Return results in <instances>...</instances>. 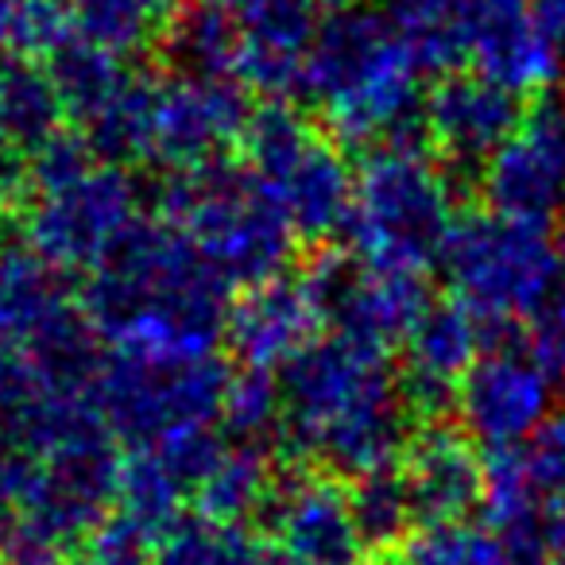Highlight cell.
I'll return each mask as SVG.
<instances>
[{"label":"cell","mask_w":565,"mask_h":565,"mask_svg":"<svg viewBox=\"0 0 565 565\" xmlns=\"http://www.w3.org/2000/svg\"><path fill=\"white\" fill-rule=\"evenodd\" d=\"M326 315L307 279H279L248 287L228 310L225 341L244 369H287L318 341Z\"/></svg>","instance_id":"ffe728a7"},{"label":"cell","mask_w":565,"mask_h":565,"mask_svg":"<svg viewBox=\"0 0 565 565\" xmlns=\"http://www.w3.org/2000/svg\"><path fill=\"white\" fill-rule=\"evenodd\" d=\"M472 66H477L480 78L495 82L508 94L526 97L542 94V89L554 86V78L562 74V63L550 51V43L534 32L531 17H515L495 24L492 32H484L472 47Z\"/></svg>","instance_id":"484cf974"},{"label":"cell","mask_w":565,"mask_h":565,"mask_svg":"<svg viewBox=\"0 0 565 565\" xmlns=\"http://www.w3.org/2000/svg\"><path fill=\"white\" fill-rule=\"evenodd\" d=\"M156 565H275V546L244 523L182 515L156 539Z\"/></svg>","instance_id":"f546056e"},{"label":"cell","mask_w":565,"mask_h":565,"mask_svg":"<svg viewBox=\"0 0 565 565\" xmlns=\"http://www.w3.org/2000/svg\"><path fill=\"white\" fill-rule=\"evenodd\" d=\"M186 0H71L74 32L113 55L128 58L167 40Z\"/></svg>","instance_id":"4316f807"},{"label":"cell","mask_w":565,"mask_h":565,"mask_svg":"<svg viewBox=\"0 0 565 565\" xmlns=\"http://www.w3.org/2000/svg\"><path fill=\"white\" fill-rule=\"evenodd\" d=\"M279 484V472H271L264 446H244L233 441L217 454L205 480L198 484L194 508L198 515L217 519V523H244L252 515H267V503Z\"/></svg>","instance_id":"cb8c5ba5"},{"label":"cell","mask_w":565,"mask_h":565,"mask_svg":"<svg viewBox=\"0 0 565 565\" xmlns=\"http://www.w3.org/2000/svg\"><path fill=\"white\" fill-rule=\"evenodd\" d=\"M542 542H546V550H554L557 562H565V495L550 500L542 511Z\"/></svg>","instance_id":"74e56055"},{"label":"cell","mask_w":565,"mask_h":565,"mask_svg":"<svg viewBox=\"0 0 565 565\" xmlns=\"http://www.w3.org/2000/svg\"><path fill=\"white\" fill-rule=\"evenodd\" d=\"M461 430L472 441L500 449H519L550 423L554 372L523 345H492L477 369L457 387Z\"/></svg>","instance_id":"4fadbf2b"},{"label":"cell","mask_w":565,"mask_h":565,"mask_svg":"<svg viewBox=\"0 0 565 565\" xmlns=\"http://www.w3.org/2000/svg\"><path fill=\"white\" fill-rule=\"evenodd\" d=\"M233 441L244 446H267V438L282 434V387L271 372L264 369H241L233 372V384L225 395V415Z\"/></svg>","instance_id":"d6a6232c"},{"label":"cell","mask_w":565,"mask_h":565,"mask_svg":"<svg viewBox=\"0 0 565 565\" xmlns=\"http://www.w3.org/2000/svg\"><path fill=\"white\" fill-rule=\"evenodd\" d=\"M523 461L531 472L542 500H562L565 495V411L550 415V423L523 446Z\"/></svg>","instance_id":"e575fe53"},{"label":"cell","mask_w":565,"mask_h":565,"mask_svg":"<svg viewBox=\"0 0 565 565\" xmlns=\"http://www.w3.org/2000/svg\"><path fill=\"white\" fill-rule=\"evenodd\" d=\"M488 330L469 307L461 302H434L426 318L415 326L403 353L407 364L399 372L403 399L411 415H438L457 399L461 380L477 369V361L488 353Z\"/></svg>","instance_id":"d6986e66"},{"label":"cell","mask_w":565,"mask_h":565,"mask_svg":"<svg viewBox=\"0 0 565 565\" xmlns=\"http://www.w3.org/2000/svg\"><path fill=\"white\" fill-rule=\"evenodd\" d=\"M252 105L236 78H190L167 74L151 78L148 117H143V163L167 167L171 174L225 163L244 143Z\"/></svg>","instance_id":"8fae6325"},{"label":"cell","mask_w":565,"mask_h":565,"mask_svg":"<svg viewBox=\"0 0 565 565\" xmlns=\"http://www.w3.org/2000/svg\"><path fill=\"white\" fill-rule=\"evenodd\" d=\"M526 349H531L550 372H562L565 376V287L531 322V345Z\"/></svg>","instance_id":"d590c367"},{"label":"cell","mask_w":565,"mask_h":565,"mask_svg":"<svg viewBox=\"0 0 565 565\" xmlns=\"http://www.w3.org/2000/svg\"><path fill=\"white\" fill-rule=\"evenodd\" d=\"M488 210L546 225L565 210V105L539 102L480 171Z\"/></svg>","instance_id":"9a60e30c"},{"label":"cell","mask_w":565,"mask_h":565,"mask_svg":"<svg viewBox=\"0 0 565 565\" xmlns=\"http://www.w3.org/2000/svg\"><path fill=\"white\" fill-rule=\"evenodd\" d=\"M426 66L403 40L392 12L369 0H341L326 9L307 97L341 148H399L418 143L426 113Z\"/></svg>","instance_id":"3957f363"},{"label":"cell","mask_w":565,"mask_h":565,"mask_svg":"<svg viewBox=\"0 0 565 565\" xmlns=\"http://www.w3.org/2000/svg\"><path fill=\"white\" fill-rule=\"evenodd\" d=\"M380 565H403V562H380Z\"/></svg>","instance_id":"b9f144b4"},{"label":"cell","mask_w":565,"mask_h":565,"mask_svg":"<svg viewBox=\"0 0 565 565\" xmlns=\"http://www.w3.org/2000/svg\"><path fill=\"white\" fill-rule=\"evenodd\" d=\"M213 4H225V9H233V12H241L248 0H213Z\"/></svg>","instance_id":"ab89813d"},{"label":"cell","mask_w":565,"mask_h":565,"mask_svg":"<svg viewBox=\"0 0 565 565\" xmlns=\"http://www.w3.org/2000/svg\"><path fill=\"white\" fill-rule=\"evenodd\" d=\"M387 12L426 71L454 74L472 58L480 35L523 17L526 0H387Z\"/></svg>","instance_id":"7402d4cb"},{"label":"cell","mask_w":565,"mask_h":565,"mask_svg":"<svg viewBox=\"0 0 565 565\" xmlns=\"http://www.w3.org/2000/svg\"><path fill=\"white\" fill-rule=\"evenodd\" d=\"M140 205V179L125 163L94 159L71 179L28 194L24 244L66 275L94 271L136 228Z\"/></svg>","instance_id":"9c48e42d"},{"label":"cell","mask_w":565,"mask_h":565,"mask_svg":"<svg viewBox=\"0 0 565 565\" xmlns=\"http://www.w3.org/2000/svg\"><path fill=\"white\" fill-rule=\"evenodd\" d=\"M233 287L171 221L136 228L89 271L82 310L109 353L217 356Z\"/></svg>","instance_id":"6da1fadb"},{"label":"cell","mask_w":565,"mask_h":565,"mask_svg":"<svg viewBox=\"0 0 565 565\" xmlns=\"http://www.w3.org/2000/svg\"><path fill=\"white\" fill-rule=\"evenodd\" d=\"M399 472L423 526L465 523L472 508H484V461L465 430L441 423L418 430L403 454Z\"/></svg>","instance_id":"44dd1931"},{"label":"cell","mask_w":565,"mask_h":565,"mask_svg":"<svg viewBox=\"0 0 565 565\" xmlns=\"http://www.w3.org/2000/svg\"><path fill=\"white\" fill-rule=\"evenodd\" d=\"M0 225H4V190H0Z\"/></svg>","instance_id":"60d3db41"},{"label":"cell","mask_w":565,"mask_h":565,"mask_svg":"<svg viewBox=\"0 0 565 565\" xmlns=\"http://www.w3.org/2000/svg\"><path fill=\"white\" fill-rule=\"evenodd\" d=\"M248 171L271 190L299 241H330L345 233L356 194V171L338 140L322 136L291 102H264L252 109L244 132Z\"/></svg>","instance_id":"ba28073f"},{"label":"cell","mask_w":565,"mask_h":565,"mask_svg":"<svg viewBox=\"0 0 565 565\" xmlns=\"http://www.w3.org/2000/svg\"><path fill=\"white\" fill-rule=\"evenodd\" d=\"M302 279L315 291L333 333L380 349L407 345L415 326L434 307L423 271L372 267L356 256H322Z\"/></svg>","instance_id":"7c38bea8"},{"label":"cell","mask_w":565,"mask_h":565,"mask_svg":"<svg viewBox=\"0 0 565 565\" xmlns=\"http://www.w3.org/2000/svg\"><path fill=\"white\" fill-rule=\"evenodd\" d=\"M12 151H9V140H4V128H0V167H4V159H9Z\"/></svg>","instance_id":"f35d334b"},{"label":"cell","mask_w":565,"mask_h":565,"mask_svg":"<svg viewBox=\"0 0 565 565\" xmlns=\"http://www.w3.org/2000/svg\"><path fill=\"white\" fill-rule=\"evenodd\" d=\"M221 449H225V441L217 434L198 430L159 441V446H140L128 457H120V515L159 539L167 526L179 523L182 508L194 503L198 484L205 480V472L217 461Z\"/></svg>","instance_id":"e0dca14e"},{"label":"cell","mask_w":565,"mask_h":565,"mask_svg":"<svg viewBox=\"0 0 565 565\" xmlns=\"http://www.w3.org/2000/svg\"><path fill=\"white\" fill-rule=\"evenodd\" d=\"M526 17H531L534 32L550 43L565 71V0H526Z\"/></svg>","instance_id":"8d00e7d4"},{"label":"cell","mask_w":565,"mask_h":565,"mask_svg":"<svg viewBox=\"0 0 565 565\" xmlns=\"http://www.w3.org/2000/svg\"><path fill=\"white\" fill-rule=\"evenodd\" d=\"M349 495H353L356 523H361L364 546L369 550H392L415 534L418 519H415V508H411V492H407V480H403L399 465L353 480Z\"/></svg>","instance_id":"1f68e13d"},{"label":"cell","mask_w":565,"mask_h":565,"mask_svg":"<svg viewBox=\"0 0 565 565\" xmlns=\"http://www.w3.org/2000/svg\"><path fill=\"white\" fill-rule=\"evenodd\" d=\"M282 441L322 472L361 480L392 469L411 446V407L387 349L330 333L279 376Z\"/></svg>","instance_id":"7a4b0ae2"},{"label":"cell","mask_w":565,"mask_h":565,"mask_svg":"<svg viewBox=\"0 0 565 565\" xmlns=\"http://www.w3.org/2000/svg\"><path fill=\"white\" fill-rule=\"evenodd\" d=\"M163 217L190 236L228 287L241 291L279 279L299 241L271 190L248 167H228V159L171 174L163 186Z\"/></svg>","instance_id":"277c9868"},{"label":"cell","mask_w":565,"mask_h":565,"mask_svg":"<svg viewBox=\"0 0 565 565\" xmlns=\"http://www.w3.org/2000/svg\"><path fill=\"white\" fill-rule=\"evenodd\" d=\"M264 519L271 546L291 565H361L369 554L353 495L333 472L279 477Z\"/></svg>","instance_id":"5bb4252c"},{"label":"cell","mask_w":565,"mask_h":565,"mask_svg":"<svg viewBox=\"0 0 565 565\" xmlns=\"http://www.w3.org/2000/svg\"><path fill=\"white\" fill-rule=\"evenodd\" d=\"M63 102L51 82V71H40L35 63H0V128L9 151H28L63 132Z\"/></svg>","instance_id":"f1b7e54d"},{"label":"cell","mask_w":565,"mask_h":565,"mask_svg":"<svg viewBox=\"0 0 565 565\" xmlns=\"http://www.w3.org/2000/svg\"><path fill=\"white\" fill-rule=\"evenodd\" d=\"M326 20V0H248L236 12L241 47L233 78L267 102L307 94V71Z\"/></svg>","instance_id":"2e32d148"},{"label":"cell","mask_w":565,"mask_h":565,"mask_svg":"<svg viewBox=\"0 0 565 565\" xmlns=\"http://www.w3.org/2000/svg\"><path fill=\"white\" fill-rule=\"evenodd\" d=\"M51 82L58 89V102L71 120H78L82 132L94 128L136 82V74L125 66V58L97 43L74 35L55 58H51Z\"/></svg>","instance_id":"603a6c76"},{"label":"cell","mask_w":565,"mask_h":565,"mask_svg":"<svg viewBox=\"0 0 565 565\" xmlns=\"http://www.w3.org/2000/svg\"><path fill=\"white\" fill-rule=\"evenodd\" d=\"M438 264L454 299L492 333L534 322L565 287V252L554 233L495 210L457 217Z\"/></svg>","instance_id":"5b68a950"},{"label":"cell","mask_w":565,"mask_h":565,"mask_svg":"<svg viewBox=\"0 0 565 565\" xmlns=\"http://www.w3.org/2000/svg\"><path fill=\"white\" fill-rule=\"evenodd\" d=\"M74 35L71 0H0V63L55 58Z\"/></svg>","instance_id":"4dcf8cb0"},{"label":"cell","mask_w":565,"mask_h":565,"mask_svg":"<svg viewBox=\"0 0 565 565\" xmlns=\"http://www.w3.org/2000/svg\"><path fill=\"white\" fill-rule=\"evenodd\" d=\"M97 341L66 271L28 244H0V356L97 369L105 361Z\"/></svg>","instance_id":"30bf717a"},{"label":"cell","mask_w":565,"mask_h":565,"mask_svg":"<svg viewBox=\"0 0 565 565\" xmlns=\"http://www.w3.org/2000/svg\"><path fill=\"white\" fill-rule=\"evenodd\" d=\"M228 384L233 372L221 356L109 353L97 372L94 403L113 438L140 449L213 430L225 415Z\"/></svg>","instance_id":"52a82bcc"},{"label":"cell","mask_w":565,"mask_h":565,"mask_svg":"<svg viewBox=\"0 0 565 565\" xmlns=\"http://www.w3.org/2000/svg\"><path fill=\"white\" fill-rule=\"evenodd\" d=\"M542 539H508L495 526L438 523L418 526L403 542V565H542Z\"/></svg>","instance_id":"d4e9b609"},{"label":"cell","mask_w":565,"mask_h":565,"mask_svg":"<svg viewBox=\"0 0 565 565\" xmlns=\"http://www.w3.org/2000/svg\"><path fill=\"white\" fill-rule=\"evenodd\" d=\"M454 225V182L418 143L372 151L356 171L345 236L364 264L426 271L441 259Z\"/></svg>","instance_id":"8992f818"},{"label":"cell","mask_w":565,"mask_h":565,"mask_svg":"<svg viewBox=\"0 0 565 565\" xmlns=\"http://www.w3.org/2000/svg\"><path fill=\"white\" fill-rule=\"evenodd\" d=\"M167 51H171L174 74L190 78H233L236 47H241V24L236 12L213 0H190L174 17L167 32Z\"/></svg>","instance_id":"83f0119b"},{"label":"cell","mask_w":565,"mask_h":565,"mask_svg":"<svg viewBox=\"0 0 565 565\" xmlns=\"http://www.w3.org/2000/svg\"><path fill=\"white\" fill-rule=\"evenodd\" d=\"M557 565H565V562H557Z\"/></svg>","instance_id":"7bdbcfd3"},{"label":"cell","mask_w":565,"mask_h":565,"mask_svg":"<svg viewBox=\"0 0 565 565\" xmlns=\"http://www.w3.org/2000/svg\"><path fill=\"white\" fill-rule=\"evenodd\" d=\"M523 120L519 97L477 71H454L426 94L423 132L457 167H480L511 140Z\"/></svg>","instance_id":"ac0fdd59"},{"label":"cell","mask_w":565,"mask_h":565,"mask_svg":"<svg viewBox=\"0 0 565 565\" xmlns=\"http://www.w3.org/2000/svg\"><path fill=\"white\" fill-rule=\"evenodd\" d=\"M78 565H156V534L132 519H105L78 550Z\"/></svg>","instance_id":"836d02e7"}]
</instances>
